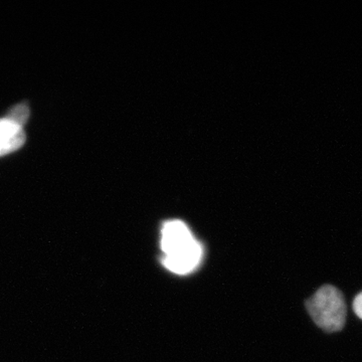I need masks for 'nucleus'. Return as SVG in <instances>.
<instances>
[{
    "label": "nucleus",
    "mask_w": 362,
    "mask_h": 362,
    "mask_svg": "<svg viewBox=\"0 0 362 362\" xmlns=\"http://www.w3.org/2000/svg\"><path fill=\"white\" fill-rule=\"evenodd\" d=\"M160 246L164 254L162 264L173 273L187 275L201 265L204 249L183 221L164 223Z\"/></svg>",
    "instance_id": "nucleus-1"
},
{
    "label": "nucleus",
    "mask_w": 362,
    "mask_h": 362,
    "mask_svg": "<svg viewBox=\"0 0 362 362\" xmlns=\"http://www.w3.org/2000/svg\"><path fill=\"white\" fill-rule=\"evenodd\" d=\"M307 310L321 329L337 332L342 329L346 319V305L341 293L333 286L321 287L307 301Z\"/></svg>",
    "instance_id": "nucleus-2"
},
{
    "label": "nucleus",
    "mask_w": 362,
    "mask_h": 362,
    "mask_svg": "<svg viewBox=\"0 0 362 362\" xmlns=\"http://www.w3.org/2000/svg\"><path fill=\"white\" fill-rule=\"evenodd\" d=\"M25 142L23 128L11 120L0 118V156L13 153L23 147Z\"/></svg>",
    "instance_id": "nucleus-3"
},
{
    "label": "nucleus",
    "mask_w": 362,
    "mask_h": 362,
    "mask_svg": "<svg viewBox=\"0 0 362 362\" xmlns=\"http://www.w3.org/2000/svg\"><path fill=\"white\" fill-rule=\"evenodd\" d=\"M28 117H30V109H28L26 105L20 104L14 106L13 108L8 112L6 118L23 128L26 121L28 120Z\"/></svg>",
    "instance_id": "nucleus-4"
},
{
    "label": "nucleus",
    "mask_w": 362,
    "mask_h": 362,
    "mask_svg": "<svg viewBox=\"0 0 362 362\" xmlns=\"http://www.w3.org/2000/svg\"><path fill=\"white\" fill-rule=\"evenodd\" d=\"M354 309L356 311V315L362 319V292L361 294L357 295L356 300H354Z\"/></svg>",
    "instance_id": "nucleus-5"
}]
</instances>
